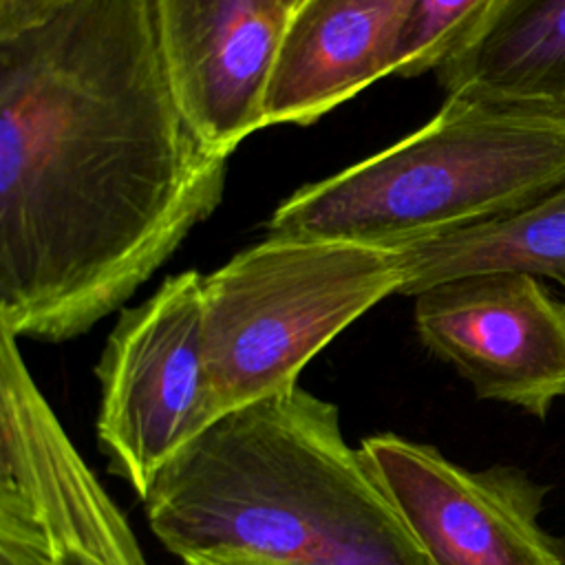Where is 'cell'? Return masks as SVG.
Here are the masks:
<instances>
[{"instance_id": "cell-3", "label": "cell", "mask_w": 565, "mask_h": 565, "mask_svg": "<svg viewBox=\"0 0 565 565\" xmlns=\"http://www.w3.org/2000/svg\"><path fill=\"white\" fill-rule=\"evenodd\" d=\"M561 183L565 115L448 93L404 139L289 194L267 234L402 249L525 207Z\"/></svg>"}, {"instance_id": "cell-13", "label": "cell", "mask_w": 565, "mask_h": 565, "mask_svg": "<svg viewBox=\"0 0 565 565\" xmlns=\"http://www.w3.org/2000/svg\"><path fill=\"white\" fill-rule=\"evenodd\" d=\"M492 0H417L406 22L395 75L417 77L452 53Z\"/></svg>"}, {"instance_id": "cell-17", "label": "cell", "mask_w": 565, "mask_h": 565, "mask_svg": "<svg viewBox=\"0 0 565 565\" xmlns=\"http://www.w3.org/2000/svg\"><path fill=\"white\" fill-rule=\"evenodd\" d=\"M282 2H285V7H287L289 11H294V9H296V7H298L302 0H282Z\"/></svg>"}, {"instance_id": "cell-16", "label": "cell", "mask_w": 565, "mask_h": 565, "mask_svg": "<svg viewBox=\"0 0 565 565\" xmlns=\"http://www.w3.org/2000/svg\"><path fill=\"white\" fill-rule=\"evenodd\" d=\"M183 565H269V563L245 561V558H190Z\"/></svg>"}, {"instance_id": "cell-10", "label": "cell", "mask_w": 565, "mask_h": 565, "mask_svg": "<svg viewBox=\"0 0 565 565\" xmlns=\"http://www.w3.org/2000/svg\"><path fill=\"white\" fill-rule=\"evenodd\" d=\"M417 0H302L274 64L265 124L309 126L366 86L395 75Z\"/></svg>"}, {"instance_id": "cell-14", "label": "cell", "mask_w": 565, "mask_h": 565, "mask_svg": "<svg viewBox=\"0 0 565 565\" xmlns=\"http://www.w3.org/2000/svg\"><path fill=\"white\" fill-rule=\"evenodd\" d=\"M0 565H55V550L35 497L0 470Z\"/></svg>"}, {"instance_id": "cell-12", "label": "cell", "mask_w": 565, "mask_h": 565, "mask_svg": "<svg viewBox=\"0 0 565 565\" xmlns=\"http://www.w3.org/2000/svg\"><path fill=\"white\" fill-rule=\"evenodd\" d=\"M399 296L483 271H519L565 282V183L514 212L397 249Z\"/></svg>"}, {"instance_id": "cell-4", "label": "cell", "mask_w": 565, "mask_h": 565, "mask_svg": "<svg viewBox=\"0 0 565 565\" xmlns=\"http://www.w3.org/2000/svg\"><path fill=\"white\" fill-rule=\"evenodd\" d=\"M397 249L344 238L274 236L201 280L214 419L298 384L347 327L399 294Z\"/></svg>"}, {"instance_id": "cell-8", "label": "cell", "mask_w": 565, "mask_h": 565, "mask_svg": "<svg viewBox=\"0 0 565 565\" xmlns=\"http://www.w3.org/2000/svg\"><path fill=\"white\" fill-rule=\"evenodd\" d=\"M0 470L38 501L55 565H148L128 516L79 455L18 347L0 327Z\"/></svg>"}, {"instance_id": "cell-7", "label": "cell", "mask_w": 565, "mask_h": 565, "mask_svg": "<svg viewBox=\"0 0 565 565\" xmlns=\"http://www.w3.org/2000/svg\"><path fill=\"white\" fill-rule=\"evenodd\" d=\"M419 342L481 399L543 419L565 397V302L541 278L483 271L415 296Z\"/></svg>"}, {"instance_id": "cell-6", "label": "cell", "mask_w": 565, "mask_h": 565, "mask_svg": "<svg viewBox=\"0 0 565 565\" xmlns=\"http://www.w3.org/2000/svg\"><path fill=\"white\" fill-rule=\"evenodd\" d=\"M360 452L426 565H565L541 525L543 488L523 470H470L395 433L364 437Z\"/></svg>"}, {"instance_id": "cell-5", "label": "cell", "mask_w": 565, "mask_h": 565, "mask_svg": "<svg viewBox=\"0 0 565 565\" xmlns=\"http://www.w3.org/2000/svg\"><path fill=\"white\" fill-rule=\"evenodd\" d=\"M201 280L194 269L181 271L141 305L121 309L95 366L97 441L113 472L139 499L161 468L214 422Z\"/></svg>"}, {"instance_id": "cell-2", "label": "cell", "mask_w": 565, "mask_h": 565, "mask_svg": "<svg viewBox=\"0 0 565 565\" xmlns=\"http://www.w3.org/2000/svg\"><path fill=\"white\" fill-rule=\"evenodd\" d=\"M141 501L181 563L426 565L338 406L300 384L218 415Z\"/></svg>"}, {"instance_id": "cell-1", "label": "cell", "mask_w": 565, "mask_h": 565, "mask_svg": "<svg viewBox=\"0 0 565 565\" xmlns=\"http://www.w3.org/2000/svg\"><path fill=\"white\" fill-rule=\"evenodd\" d=\"M157 0H79L0 40V327L90 331L221 203Z\"/></svg>"}, {"instance_id": "cell-18", "label": "cell", "mask_w": 565, "mask_h": 565, "mask_svg": "<svg viewBox=\"0 0 565 565\" xmlns=\"http://www.w3.org/2000/svg\"><path fill=\"white\" fill-rule=\"evenodd\" d=\"M563 285H565V282H563Z\"/></svg>"}, {"instance_id": "cell-15", "label": "cell", "mask_w": 565, "mask_h": 565, "mask_svg": "<svg viewBox=\"0 0 565 565\" xmlns=\"http://www.w3.org/2000/svg\"><path fill=\"white\" fill-rule=\"evenodd\" d=\"M79 0H0V40L20 35Z\"/></svg>"}, {"instance_id": "cell-9", "label": "cell", "mask_w": 565, "mask_h": 565, "mask_svg": "<svg viewBox=\"0 0 565 565\" xmlns=\"http://www.w3.org/2000/svg\"><path fill=\"white\" fill-rule=\"evenodd\" d=\"M172 82L210 148L230 157L265 124L291 11L282 0H157Z\"/></svg>"}, {"instance_id": "cell-11", "label": "cell", "mask_w": 565, "mask_h": 565, "mask_svg": "<svg viewBox=\"0 0 565 565\" xmlns=\"http://www.w3.org/2000/svg\"><path fill=\"white\" fill-rule=\"evenodd\" d=\"M448 93H481L565 115V0H492L435 68Z\"/></svg>"}]
</instances>
